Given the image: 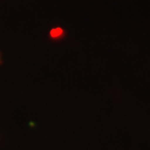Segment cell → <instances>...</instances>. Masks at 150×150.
<instances>
[{"label": "cell", "instance_id": "1", "mask_svg": "<svg viewBox=\"0 0 150 150\" xmlns=\"http://www.w3.org/2000/svg\"><path fill=\"white\" fill-rule=\"evenodd\" d=\"M0 62H1V58H0Z\"/></svg>", "mask_w": 150, "mask_h": 150}]
</instances>
